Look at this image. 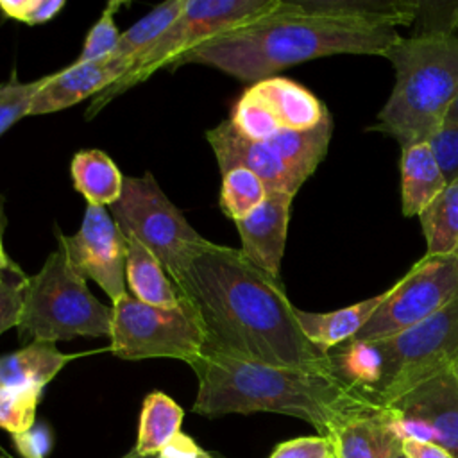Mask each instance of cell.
Listing matches in <instances>:
<instances>
[{
    "label": "cell",
    "instance_id": "cell-25",
    "mask_svg": "<svg viewBox=\"0 0 458 458\" xmlns=\"http://www.w3.org/2000/svg\"><path fill=\"white\" fill-rule=\"evenodd\" d=\"M428 256L458 254V179L447 182L419 215Z\"/></svg>",
    "mask_w": 458,
    "mask_h": 458
},
{
    "label": "cell",
    "instance_id": "cell-15",
    "mask_svg": "<svg viewBox=\"0 0 458 458\" xmlns=\"http://www.w3.org/2000/svg\"><path fill=\"white\" fill-rule=\"evenodd\" d=\"M129 59L106 57L93 63H73L68 68L50 73L43 88L34 95L29 114H47L66 109L88 97H97L118 79H122L131 68Z\"/></svg>",
    "mask_w": 458,
    "mask_h": 458
},
{
    "label": "cell",
    "instance_id": "cell-22",
    "mask_svg": "<svg viewBox=\"0 0 458 458\" xmlns=\"http://www.w3.org/2000/svg\"><path fill=\"white\" fill-rule=\"evenodd\" d=\"M73 188L91 206H111L122 193L123 175L113 159L97 148L81 150L72 159Z\"/></svg>",
    "mask_w": 458,
    "mask_h": 458
},
{
    "label": "cell",
    "instance_id": "cell-10",
    "mask_svg": "<svg viewBox=\"0 0 458 458\" xmlns=\"http://www.w3.org/2000/svg\"><path fill=\"white\" fill-rule=\"evenodd\" d=\"M458 297V254L424 256L395 284L367 324L347 342H369L401 333Z\"/></svg>",
    "mask_w": 458,
    "mask_h": 458
},
{
    "label": "cell",
    "instance_id": "cell-41",
    "mask_svg": "<svg viewBox=\"0 0 458 458\" xmlns=\"http://www.w3.org/2000/svg\"><path fill=\"white\" fill-rule=\"evenodd\" d=\"M388 458H408V456L403 453V447H397Z\"/></svg>",
    "mask_w": 458,
    "mask_h": 458
},
{
    "label": "cell",
    "instance_id": "cell-37",
    "mask_svg": "<svg viewBox=\"0 0 458 458\" xmlns=\"http://www.w3.org/2000/svg\"><path fill=\"white\" fill-rule=\"evenodd\" d=\"M13 444L21 458H47L52 449V431L47 424H34L29 431L13 435Z\"/></svg>",
    "mask_w": 458,
    "mask_h": 458
},
{
    "label": "cell",
    "instance_id": "cell-34",
    "mask_svg": "<svg viewBox=\"0 0 458 458\" xmlns=\"http://www.w3.org/2000/svg\"><path fill=\"white\" fill-rule=\"evenodd\" d=\"M447 182L458 179V123L442 125L428 140Z\"/></svg>",
    "mask_w": 458,
    "mask_h": 458
},
{
    "label": "cell",
    "instance_id": "cell-35",
    "mask_svg": "<svg viewBox=\"0 0 458 458\" xmlns=\"http://www.w3.org/2000/svg\"><path fill=\"white\" fill-rule=\"evenodd\" d=\"M268 458H335V449L327 437H297L277 444Z\"/></svg>",
    "mask_w": 458,
    "mask_h": 458
},
{
    "label": "cell",
    "instance_id": "cell-26",
    "mask_svg": "<svg viewBox=\"0 0 458 458\" xmlns=\"http://www.w3.org/2000/svg\"><path fill=\"white\" fill-rule=\"evenodd\" d=\"M186 0H170L150 9L141 20L131 25L120 34L114 52L109 55L113 59H129L136 63L181 16Z\"/></svg>",
    "mask_w": 458,
    "mask_h": 458
},
{
    "label": "cell",
    "instance_id": "cell-33",
    "mask_svg": "<svg viewBox=\"0 0 458 458\" xmlns=\"http://www.w3.org/2000/svg\"><path fill=\"white\" fill-rule=\"evenodd\" d=\"M64 0H0V11L27 25H39L52 20L63 7Z\"/></svg>",
    "mask_w": 458,
    "mask_h": 458
},
{
    "label": "cell",
    "instance_id": "cell-28",
    "mask_svg": "<svg viewBox=\"0 0 458 458\" xmlns=\"http://www.w3.org/2000/svg\"><path fill=\"white\" fill-rule=\"evenodd\" d=\"M41 392L38 386H0V428L11 435L29 431L36 424Z\"/></svg>",
    "mask_w": 458,
    "mask_h": 458
},
{
    "label": "cell",
    "instance_id": "cell-6",
    "mask_svg": "<svg viewBox=\"0 0 458 458\" xmlns=\"http://www.w3.org/2000/svg\"><path fill=\"white\" fill-rule=\"evenodd\" d=\"M113 306L100 302L68 263L61 247L39 272L27 277L18 333L23 340L59 342L75 336H109Z\"/></svg>",
    "mask_w": 458,
    "mask_h": 458
},
{
    "label": "cell",
    "instance_id": "cell-40",
    "mask_svg": "<svg viewBox=\"0 0 458 458\" xmlns=\"http://www.w3.org/2000/svg\"><path fill=\"white\" fill-rule=\"evenodd\" d=\"M458 123V97L454 98V102L451 104L445 118H444V123L442 125H454Z\"/></svg>",
    "mask_w": 458,
    "mask_h": 458
},
{
    "label": "cell",
    "instance_id": "cell-3",
    "mask_svg": "<svg viewBox=\"0 0 458 458\" xmlns=\"http://www.w3.org/2000/svg\"><path fill=\"white\" fill-rule=\"evenodd\" d=\"M197 376L191 411L204 417L270 411L311 424L326 437L342 420L377 406L333 372L267 365L202 352L190 363Z\"/></svg>",
    "mask_w": 458,
    "mask_h": 458
},
{
    "label": "cell",
    "instance_id": "cell-31",
    "mask_svg": "<svg viewBox=\"0 0 458 458\" xmlns=\"http://www.w3.org/2000/svg\"><path fill=\"white\" fill-rule=\"evenodd\" d=\"M27 277L23 270H0V335L20 322Z\"/></svg>",
    "mask_w": 458,
    "mask_h": 458
},
{
    "label": "cell",
    "instance_id": "cell-42",
    "mask_svg": "<svg viewBox=\"0 0 458 458\" xmlns=\"http://www.w3.org/2000/svg\"><path fill=\"white\" fill-rule=\"evenodd\" d=\"M0 458H14V456H13V454H11V453H9V451L0 444Z\"/></svg>",
    "mask_w": 458,
    "mask_h": 458
},
{
    "label": "cell",
    "instance_id": "cell-20",
    "mask_svg": "<svg viewBox=\"0 0 458 458\" xmlns=\"http://www.w3.org/2000/svg\"><path fill=\"white\" fill-rule=\"evenodd\" d=\"M125 279L134 299L143 304L156 308H177L182 304L177 286L159 259L132 238H127Z\"/></svg>",
    "mask_w": 458,
    "mask_h": 458
},
{
    "label": "cell",
    "instance_id": "cell-13",
    "mask_svg": "<svg viewBox=\"0 0 458 458\" xmlns=\"http://www.w3.org/2000/svg\"><path fill=\"white\" fill-rule=\"evenodd\" d=\"M403 440L433 442L458 458V376L442 372L383 406Z\"/></svg>",
    "mask_w": 458,
    "mask_h": 458
},
{
    "label": "cell",
    "instance_id": "cell-32",
    "mask_svg": "<svg viewBox=\"0 0 458 458\" xmlns=\"http://www.w3.org/2000/svg\"><path fill=\"white\" fill-rule=\"evenodd\" d=\"M413 23H417L413 36L456 34L458 2H419Z\"/></svg>",
    "mask_w": 458,
    "mask_h": 458
},
{
    "label": "cell",
    "instance_id": "cell-14",
    "mask_svg": "<svg viewBox=\"0 0 458 458\" xmlns=\"http://www.w3.org/2000/svg\"><path fill=\"white\" fill-rule=\"evenodd\" d=\"M206 140L213 148L220 174L234 168H245L256 174L268 191H284L295 195L304 184L301 179L265 141L245 138L225 120L206 132Z\"/></svg>",
    "mask_w": 458,
    "mask_h": 458
},
{
    "label": "cell",
    "instance_id": "cell-5",
    "mask_svg": "<svg viewBox=\"0 0 458 458\" xmlns=\"http://www.w3.org/2000/svg\"><path fill=\"white\" fill-rule=\"evenodd\" d=\"M385 57L395 82L372 129L395 138L401 148L428 141L458 97V34L399 38Z\"/></svg>",
    "mask_w": 458,
    "mask_h": 458
},
{
    "label": "cell",
    "instance_id": "cell-1",
    "mask_svg": "<svg viewBox=\"0 0 458 458\" xmlns=\"http://www.w3.org/2000/svg\"><path fill=\"white\" fill-rule=\"evenodd\" d=\"M170 279L202 331V352L335 374L329 352L302 333L281 279L254 267L240 249L208 240L191 245Z\"/></svg>",
    "mask_w": 458,
    "mask_h": 458
},
{
    "label": "cell",
    "instance_id": "cell-27",
    "mask_svg": "<svg viewBox=\"0 0 458 458\" xmlns=\"http://www.w3.org/2000/svg\"><path fill=\"white\" fill-rule=\"evenodd\" d=\"M265 182L245 168H234L222 175L220 208L234 222L249 216L267 199Z\"/></svg>",
    "mask_w": 458,
    "mask_h": 458
},
{
    "label": "cell",
    "instance_id": "cell-11",
    "mask_svg": "<svg viewBox=\"0 0 458 458\" xmlns=\"http://www.w3.org/2000/svg\"><path fill=\"white\" fill-rule=\"evenodd\" d=\"M329 116L326 106L304 86L268 77L250 84L233 107L229 122L254 141H265L279 131H306Z\"/></svg>",
    "mask_w": 458,
    "mask_h": 458
},
{
    "label": "cell",
    "instance_id": "cell-38",
    "mask_svg": "<svg viewBox=\"0 0 458 458\" xmlns=\"http://www.w3.org/2000/svg\"><path fill=\"white\" fill-rule=\"evenodd\" d=\"M401 447L408 458H454L449 451L433 442H419L406 438L401 442Z\"/></svg>",
    "mask_w": 458,
    "mask_h": 458
},
{
    "label": "cell",
    "instance_id": "cell-39",
    "mask_svg": "<svg viewBox=\"0 0 458 458\" xmlns=\"http://www.w3.org/2000/svg\"><path fill=\"white\" fill-rule=\"evenodd\" d=\"M0 270H21L4 250V243H2V233H0Z\"/></svg>",
    "mask_w": 458,
    "mask_h": 458
},
{
    "label": "cell",
    "instance_id": "cell-36",
    "mask_svg": "<svg viewBox=\"0 0 458 458\" xmlns=\"http://www.w3.org/2000/svg\"><path fill=\"white\" fill-rule=\"evenodd\" d=\"M122 458H224L220 454L209 453L208 449L200 447L191 437L186 433H179L172 442H168L159 453L150 456H140L134 449L125 453Z\"/></svg>",
    "mask_w": 458,
    "mask_h": 458
},
{
    "label": "cell",
    "instance_id": "cell-29",
    "mask_svg": "<svg viewBox=\"0 0 458 458\" xmlns=\"http://www.w3.org/2000/svg\"><path fill=\"white\" fill-rule=\"evenodd\" d=\"M47 77H41L32 82H20L16 73L4 84H0V136L20 118L29 114V106L34 95L43 88Z\"/></svg>",
    "mask_w": 458,
    "mask_h": 458
},
{
    "label": "cell",
    "instance_id": "cell-4",
    "mask_svg": "<svg viewBox=\"0 0 458 458\" xmlns=\"http://www.w3.org/2000/svg\"><path fill=\"white\" fill-rule=\"evenodd\" d=\"M329 358L342 381L386 406L458 363V297L392 336L344 342L329 351Z\"/></svg>",
    "mask_w": 458,
    "mask_h": 458
},
{
    "label": "cell",
    "instance_id": "cell-12",
    "mask_svg": "<svg viewBox=\"0 0 458 458\" xmlns=\"http://www.w3.org/2000/svg\"><path fill=\"white\" fill-rule=\"evenodd\" d=\"M70 267L84 279H93L114 302L127 295V238L104 206H86L82 224L72 236L55 231Z\"/></svg>",
    "mask_w": 458,
    "mask_h": 458
},
{
    "label": "cell",
    "instance_id": "cell-19",
    "mask_svg": "<svg viewBox=\"0 0 458 458\" xmlns=\"http://www.w3.org/2000/svg\"><path fill=\"white\" fill-rule=\"evenodd\" d=\"M386 295L388 290L327 313H313L295 308V318L306 338L320 351L329 352L331 349L351 340L367 324Z\"/></svg>",
    "mask_w": 458,
    "mask_h": 458
},
{
    "label": "cell",
    "instance_id": "cell-2",
    "mask_svg": "<svg viewBox=\"0 0 458 458\" xmlns=\"http://www.w3.org/2000/svg\"><path fill=\"white\" fill-rule=\"evenodd\" d=\"M399 38L392 27L310 14L297 0H279L267 16L197 45L170 68L208 64L254 84L286 66L317 57L335 54L385 57Z\"/></svg>",
    "mask_w": 458,
    "mask_h": 458
},
{
    "label": "cell",
    "instance_id": "cell-23",
    "mask_svg": "<svg viewBox=\"0 0 458 458\" xmlns=\"http://www.w3.org/2000/svg\"><path fill=\"white\" fill-rule=\"evenodd\" d=\"M331 140V116L306 131H279L265 143L301 177L308 179L326 157Z\"/></svg>",
    "mask_w": 458,
    "mask_h": 458
},
{
    "label": "cell",
    "instance_id": "cell-17",
    "mask_svg": "<svg viewBox=\"0 0 458 458\" xmlns=\"http://www.w3.org/2000/svg\"><path fill=\"white\" fill-rule=\"evenodd\" d=\"M326 437L333 444L335 458H388L401 447V438L383 406L342 420Z\"/></svg>",
    "mask_w": 458,
    "mask_h": 458
},
{
    "label": "cell",
    "instance_id": "cell-8",
    "mask_svg": "<svg viewBox=\"0 0 458 458\" xmlns=\"http://www.w3.org/2000/svg\"><path fill=\"white\" fill-rule=\"evenodd\" d=\"M111 352L122 360L174 358L188 365L202 354L204 336L184 302L156 308L129 293L113 304Z\"/></svg>",
    "mask_w": 458,
    "mask_h": 458
},
{
    "label": "cell",
    "instance_id": "cell-43",
    "mask_svg": "<svg viewBox=\"0 0 458 458\" xmlns=\"http://www.w3.org/2000/svg\"><path fill=\"white\" fill-rule=\"evenodd\" d=\"M453 372H454V374H456V376H458V363H456V365H454V367H453Z\"/></svg>",
    "mask_w": 458,
    "mask_h": 458
},
{
    "label": "cell",
    "instance_id": "cell-7",
    "mask_svg": "<svg viewBox=\"0 0 458 458\" xmlns=\"http://www.w3.org/2000/svg\"><path fill=\"white\" fill-rule=\"evenodd\" d=\"M277 4L279 0H186L174 25L136 59L122 79L93 98L86 111L88 118L95 116L116 95L148 79L159 68L172 66L188 50L215 36L267 16Z\"/></svg>",
    "mask_w": 458,
    "mask_h": 458
},
{
    "label": "cell",
    "instance_id": "cell-16",
    "mask_svg": "<svg viewBox=\"0 0 458 458\" xmlns=\"http://www.w3.org/2000/svg\"><path fill=\"white\" fill-rule=\"evenodd\" d=\"M293 197L284 191H268L256 211L234 222L243 256L274 279H279Z\"/></svg>",
    "mask_w": 458,
    "mask_h": 458
},
{
    "label": "cell",
    "instance_id": "cell-9",
    "mask_svg": "<svg viewBox=\"0 0 458 458\" xmlns=\"http://www.w3.org/2000/svg\"><path fill=\"white\" fill-rule=\"evenodd\" d=\"M109 213L125 238L138 240L159 259L168 277L179 256L206 240L163 193L150 172L141 177L123 175L122 193L109 206Z\"/></svg>",
    "mask_w": 458,
    "mask_h": 458
},
{
    "label": "cell",
    "instance_id": "cell-24",
    "mask_svg": "<svg viewBox=\"0 0 458 458\" xmlns=\"http://www.w3.org/2000/svg\"><path fill=\"white\" fill-rule=\"evenodd\" d=\"M184 411L182 408L163 392H150L141 404L138 438L132 447L140 456L159 453L168 442L181 433Z\"/></svg>",
    "mask_w": 458,
    "mask_h": 458
},
{
    "label": "cell",
    "instance_id": "cell-18",
    "mask_svg": "<svg viewBox=\"0 0 458 458\" xmlns=\"http://www.w3.org/2000/svg\"><path fill=\"white\" fill-rule=\"evenodd\" d=\"M445 186L447 181L428 141L401 148V209L404 216H419Z\"/></svg>",
    "mask_w": 458,
    "mask_h": 458
},
{
    "label": "cell",
    "instance_id": "cell-21",
    "mask_svg": "<svg viewBox=\"0 0 458 458\" xmlns=\"http://www.w3.org/2000/svg\"><path fill=\"white\" fill-rule=\"evenodd\" d=\"M77 354H64L52 342H30L0 356V386L43 388Z\"/></svg>",
    "mask_w": 458,
    "mask_h": 458
},
{
    "label": "cell",
    "instance_id": "cell-30",
    "mask_svg": "<svg viewBox=\"0 0 458 458\" xmlns=\"http://www.w3.org/2000/svg\"><path fill=\"white\" fill-rule=\"evenodd\" d=\"M122 7L120 2H109L102 11L98 21L89 29L84 47L77 57V63H93L109 57L120 39V30L114 23V14Z\"/></svg>",
    "mask_w": 458,
    "mask_h": 458
}]
</instances>
